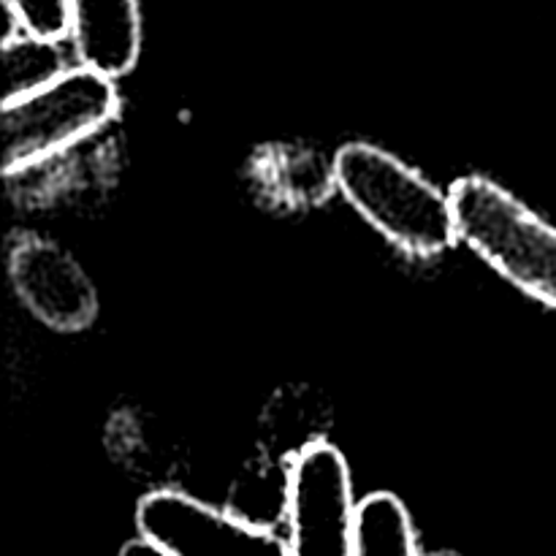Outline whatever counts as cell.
Wrapping results in <instances>:
<instances>
[{"label": "cell", "instance_id": "30bf717a", "mask_svg": "<svg viewBox=\"0 0 556 556\" xmlns=\"http://www.w3.org/2000/svg\"><path fill=\"white\" fill-rule=\"evenodd\" d=\"M288 508H291V462L282 467H261L253 476L239 478L226 510L248 525L275 532L280 521H288Z\"/></svg>", "mask_w": 556, "mask_h": 556}, {"label": "cell", "instance_id": "8992f818", "mask_svg": "<svg viewBox=\"0 0 556 556\" xmlns=\"http://www.w3.org/2000/svg\"><path fill=\"white\" fill-rule=\"evenodd\" d=\"M5 269L16 299L33 318L65 334L90 329L98 293L68 250L38 233H14L5 248Z\"/></svg>", "mask_w": 556, "mask_h": 556}, {"label": "cell", "instance_id": "4fadbf2b", "mask_svg": "<svg viewBox=\"0 0 556 556\" xmlns=\"http://www.w3.org/2000/svg\"><path fill=\"white\" fill-rule=\"evenodd\" d=\"M429 556H462V554H456V552H438V554H429Z\"/></svg>", "mask_w": 556, "mask_h": 556}, {"label": "cell", "instance_id": "6da1fadb", "mask_svg": "<svg viewBox=\"0 0 556 556\" xmlns=\"http://www.w3.org/2000/svg\"><path fill=\"white\" fill-rule=\"evenodd\" d=\"M331 179L342 199L407 255L432 258L459 242L448 190L380 147L367 141L340 147Z\"/></svg>", "mask_w": 556, "mask_h": 556}, {"label": "cell", "instance_id": "9c48e42d", "mask_svg": "<svg viewBox=\"0 0 556 556\" xmlns=\"http://www.w3.org/2000/svg\"><path fill=\"white\" fill-rule=\"evenodd\" d=\"M356 556H418L413 519L400 497L378 492L358 503Z\"/></svg>", "mask_w": 556, "mask_h": 556}, {"label": "cell", "instance_id": "52a82bcc", "mask_svg": "<svg viewBox=\"0 0 556 556\" xmlns=\"http://www.w3.org/2000/svg\"><path fill=\"white\" fill-rule=\"evenodd\" d=\"M71 41L85 68L109 79L130 74L141 54L139 0H68Z\"/></svg>", "mask_w": 556, "mask_h": 556}, {"label": "cell", "instance_id": "5b68a950", "mask_svg": "<svg viewBox=\"0 0 556 556\" xmlns=\"http://www.w3.org/2000/svg\"><path fill=\"white\" fill-rule=\"evenodd\" d=\"M136 530L166 556H288V543L277 532L174 489H157L139 500Z\"/></svg>", "mask_w": 556, "mask_h": 556}, {"label": "cell", "instance_id": "8fae6325", "mask_svg": "<svg viewBox=\"0 0 556 556\" xmlns=\"http://www.w3.org/2000/svg\"><path fill=\"white\" fill-rule=\"evenodd\" d=\"M5 14L14 27L11 33L22 30L47 41H63L71 36L68 0H5Z\"/></svg>", "mask_w": 556, "mask_h": 556}, {"label": "cell", "instance_id": "277c9868", "mask_svg": "<svg viewBox=\"0 0 556 556\" xmlns=\"http://www.w3.org/2000/svg\"><path fill=\"white\" fill-rule=\"evenodd\" d=\"M351 467L331 443L307 445L291 459L288 556H356Z\"/></svg>", "mask_w": 556, "mask_h": 556}, {"label": "cell", "instance_id": "3957f363", "mask_svg": "<svg viewBox=\"0 0 556 556\" xmlns=\"http://www.w3.org/2000/svg\"><path fill=\"white\" fill-rule=\"evenodd\" d=\"M119 112L114 79L76 65L60 79L25 98L3 103V172H27L87 136L98 134Z\"/></svg>", "mask_w": 556, "mask_h": 556}, {"label": "cell", "instance_id": "7c38bea8", "mask_svg": "<svg viewBox=\"0 0 556 556\" xmlns=\"http://www.w3.org/2000/svg\"><path fill=\"white\" fill-rule=\"evenodd\" d=\"M117 556H166L163 552H157L155 546H150L147 541L136 538V541H128L123 548H119Z\"/></svg>", "mask_w": 556, "mask_h": 556}, {"label": "cell", "instance_id": "7a4b0ae2", "mask_svg": "<svg viewBox=\"0 0 556 556\" xmlns=\"http://www.w3.org/2000/svg\"><path fill=\"white\" fill-rule=\"evenodd\" d=\"M456 231L510 286L556 309V228L486 177L448 188Z\"/></svg>", "mask_w": 556, "mask_h": 556}, {"label": "cell", "instance_id": "ba28073f", "mask_svg": "<svg viewBox=\"0 0 556 556\" xmlns=\"http://www.w3.org/2000/svg\"><path fill=\"white\" fill-rule=\"evenodd\" d=\"M68 71L60 41L30 36V33H11L3 36V103L25 98Z\"/></svg>", "mask_w": 556, "mask_h": 556}]
</instances>
